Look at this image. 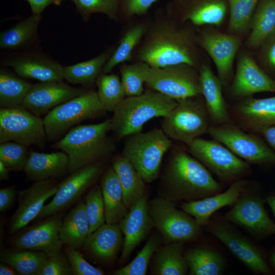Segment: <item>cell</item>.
<instances>
[{"label":"cell","mask_w":275,"mask_h":275,"mask_svg":"<svg viewBox=\"0 0 275 275\" xmlns=\"http://www.w3.org/2000/svg\"><path fill=\"white\" fill-rule=\"evenodd\" d=\"M235 114L245 127L259 133L264 128L275 125V96L247 97L236 106Z\"/></svg>","instance_id":"d4e9b609"},{"label":"cell","mask_w":275,"mask_h":275,"mask_svg":"<svg viewBox=\"0 0 275 275\" xmlns=\"http://www.w3.org/2000/svg\"><path fill=\"white\" fill-rule=\"evenodd\" d=\"M177 103V100L149 88L126 97L113 112L111 131L118 139L141 132L146 123L166 116Z\"/></svg>","instance_id":"277c9868"},{"label":"cell","mask_w":275,"mask_h":275,"mask_svg":"<svg viewBox=\"0 0 275 275\" xmlns=\"http://www.w3.org/2000/svg\"><path fill=\"white\" fill-rule=\"evenodd\" d=\"M86 91L63 81L42 82L32 85L21 106L40 117Z\"/></svg>","instance_id":"d6986e66"},{"label":"cell","mask_w":275,"mask_h":275,"mask_svg":"<svg viewBox=\"0 0 275 275\" xmlns=\"http://www.w3.org/2000/svg\"><path fill=\"white\" fill-rule=\"evenodd\" d=\"M191 275H219L224 269V260L217 252L207 248H197L185 254Z\"/></svg>","instance_id":"74e56055"},{"label":"cell","mask_w":275,"mask_h":275,"mask_svg":"<svg viewBox=\"0 0 275 275\" xmlns=\"http://www.w3.org/2000/svg\"><path fill=\"white\" fill-rule=\"evenodd\" d=\"M164 198L170 201L186 202L218 193L220 184L207 168L184 150L172 149L162 177Z\"/></svg>","instance_id":"7a4b0ae2"},{"label":"cell","mask_w":275,"mask_h":275,"mask_svg":"<svg viewBox=\"0 0 275 275\" xmlns=\"http://www.w3.org/2000/svg\"><path fill=\"white\" fill-rule=\"evenodd\" d=\"M162 239L160 235H152L148 239L142 249L127 265L114 271L115 275H145L149 262L160 246Z\"/></svg>","instance_id":"b9f144b4"},{"label":"cell","mask_w":275,"mask_h":275,"mask_svg":"<svg viewBox=\"0 0 275 275\" xmlns=\"http://www.w3.org/2000/svg\"><path fill=\"white\" fill-rule=\"evenodd\" d=\"M123 235L119 224L104 223L88 236L83 246L97 259L111 261L123 246Z\"/></svg>","instance_id":"83f0119b"},{"label":"cell","mask_w":275,"mask_h":275,"mask_svg":"<svg viewBox=\"0 0 275 275\" xmlns=\"http://www.w3.org/2000/svg\"><path fill=\"white\" fill-rule=\"evenodd\" d=\"M89 229L85 204L80 201L64 218L59 235L63 243L78 250L83 246Z\"/></svg>","instance_id":"4dcf8cb0"},{"label":"cell","mask_w":275,"mask_h":275,"mask_svg":"<svg viewBox=\"0 0 275 275\" xmlns=\"http://www.w3.org/2000/svg\"><path fill=\"white\" fill-rule=\"evenodd\" d=\"M121 80L126 97L142 94L144 91V79L139 69L138 63H122L119 66Z\"/></svg>","instance_id":"bcb514c9"},{"label":"cell","mask_w":275,"mask_h":275,"mask_svg":"<svg viewBox=\"0 0 275 275\" xmlns=\"http://www.w3.org/2000/svg\"><path fill=\"white\" fill-rule=\"evenodd\" d=\"M266 201L275 217V194L269 196L266 199Z\"/></svg>","instance_id":"6f0895ef"},{"label":"cell","mask_w":275,"mask_h":275,"mask_svg":"<svg viewBox=\"0 0 275 275\" xmlns=\"http://www.w3.org/2000/svg\"><path fill=\"white\" fill-rule=\"evenodd\" d=\"M148 211L153 227L164 244L192 240L200 232L201 226L194 217L177 209L173 201L164 198L153 199L148 205Z\"/></svg>","instance_id":"9c48e42d"},{"label":"cell","mask_w":275,"mask_h":275,"mask_svg":"<svg viewBox=\"0 0 275 275\" xmlns=\"http://www.w3.org/2000/svg\"><path fill=\"white\" fill-rule=\"evenodd\" d=\"M208 133L236 155L248 163H275V153L267 143L256 135L243 131L236 126L225 123L209 126Z\"/></svg>","instance_id":"8fae6325"},{"label":"cell","mask_w":275,"mask_h":275,"mask_svg":"<svg viewBox=\"0 0 275 275\" xmlns=\"http://www.w3.org/2000/svg\"><path fill=\"white\" fill-rule=\"evenodd\" d=\"M196 39L198 45L213 61L222 84L226 85L230 78L234 60L241 44V36L205 29L198 32Z\"/></svg>","instance_id":"4fadbf2b"},{"label":"cell","mask_w":275,"mask_h":275,"mask_svg":"<svg viewBox=\"0 0 275 275\" xmlns=\"http://www.w3.org/2000/svg\"><path fill=\"white\" fill-rule=\"evenodd\" d=\"M226 218L257 236L275 234L274 223L268 215L262 200L255 195L239 198Z\"/></svg>","instance_id":"e0dca14e"},{"label":"cell","mask_w":275,"mask_h":275,"mask_svg":"<svg viewBox=\"0 0 275 275\" xmlns=\"http://www.w3.org/2000/svg\"><path fill=\"white\" fill-rule=\"evenodd\" d=\"M102 169L101 162H98L71 173L58 184L53 198L50 202L44 205L37 218H45L71 206L95 182Z\"/></svg>","instance_id":"5bb4252c"},{"label":"cell","mask_w":275,"mask_h":275,"mask_svg":"<svg viewBox=\"0 0 275 275\" xmlns=\"http://www.w3.org/2000/svg\"><path fill=\"white\" fill-rule=\"evenodd\" d=\"M119 225L124 235L120 260L124 261L154 227L146 195L131 206Z\"/></svg>","instance_id":"44dd1931"},{"label":"cell","mask_w":275,"mask_h":275,"mask_svg":"<svg viewBox=\"0 0 275 275\" xmlns=\"http://www.w3.org/2000/svg\"><path fill=\"white\" fill-rule=\"evenodd\" d=\"M86 211L89 223V235L105 222V209L101 186L96 185L85 199Z\"/></svg>","instance_id":"f6af8a7d"},{"label":"cell","mask_w":275,"mask_h":275,"mask_svg":"<svg viewBox=\"0 0 275 275\" xmlns=\"http://www.w3.org/2000/svg\"><path fill=\"white\" fill-rule=\"evenodd\" d=\"M112 166L120 183L124 204L129 210L145 196V181L130 162L121 154L113 158Z\"/></svg>","instance_id":"f1b7e54d"},{"label":"cell","mask_w":275,"mask_h":275,"mask_svg":"<svg viewBox=\"0 0 275 275\" xmlns=\"http://www.w3.org/2000/svg\"><path fill=\"white\" fill-rule=\"evenodd\" d=\"M183 242L174 241L159 246L154 253L152 270L157 275H184L189 270L183 255Z\"/></svg>","instance_id":"1f68e13d"},{"label":"cell","mask_w":275,"mask_h":275,"mask_svg":"<svg viewBox=\"0 0 275 275\" xmlns=\"http://www.w3.org/2000/svg\"><path fill=\"white\" fill-rule=\"evenodd\" d=\"M246 42L249 47L258 48L275 33V0H260L253 13Z\"/></svg>","instance_id":"836d02e7"},{"label":"cell","mask_w":275,"mask_h":275,"mask_svg":"<svg viewBox=\"0 0 275 275\" xmlns=\"http://www.w3.org/2000/svg\"><path fill=\"white\" fill-rule=\"evenodd\" d=\"M259 133L264 137L267 144L275 153V125L264 128Z\"/></svg>","instance_id":"db71d44e"},{"label":"cell","mask_w":275,"mask_h":275,"mask_svg":"<svg viewBox=\"0 0 275 275\" xmlns=\"http://www.w3.org/2000/svg\"><path fill=\"white\" fill-rule=\"evenodd\" d=\"M72 274L70 263L66 255L62 252L48 256L44 262L38 275Z\"/></svg>","instance_id":"7dc6e473"},{"label":"cell","mask_w":275,"mask_h":275,"mask_svg":"<svg viewBox=\"0 0 275 275\" xmlns=\"http://www.w3.org/2000/svg\"><path fill=\"white\" fill-rule=\"evenodd\" d=\"M53 1H54L53 4H54L55 5L57 6H59L61 4L62 2L64 0H53Z\"/></svg>","instance_id":"91938a15"},{"label":"cell","mask_w":275,"mask_h":275,"mask_svg":"<svg viewBox=\"0 0 275 275\" xmlns=\"http://www.w3.org/2000/svg\"><path fill=\"white\" fill-rule=\"evenodd\" d=\"M226 0H173L166 13L182 23L195 26L220 25L225 19Z\"/></svg>","instance_id":"9a60e30c"},{"label":"cell","mask_w":275,"mask_h":275,"mask_svg":"<svg viewBox=\"0 0 275 275\" xmlns=\"http://www.w3.org/2000/svg\"><path fill=\"white\" fill-rule=\"evenodd\" d=\"M187 146L192 156L223 180L229 181L236 179L250 170L247 162L214 139L198 138Z\"/></svg>","instance_id":"30bf717a"},{"label":"cell","mask_w":275,"mask_h":275,"mask_svg":"<svg viewBox=\"0 0 275 275\" xmlns=\"http://www.w3.org/2000/svg\"><path fill=\"white\" fill-rule=\"evenodd\" d=\"M9 170L6 166L0 161V180H6L8 179Z\"/></svg>","instance_id":"9f6ffc18"},{"label":"cell","mask_w":275,"mask_h":275,"mask_svg":"<svg viewBox=\"0 0 275 275\" xmlns=\"http://www.w3.org/2000/svg\"><path fill=\"white\" fill-rule=\"evenodd\" d=\"M200 96L177 100L176 105L161 121V128L171 140L188 145L208 133L209 116Z\"/></svg>","instance_id":"52a82bcc"},{"label":"cell","mask_w":275,"mask_h":275,"mask_svg":"<svg viewBox=\"0 0 275 275\" xmlns=\"http://www.w3.org/2000/svg\"><path fill=\"white\" fill-rule=\"evenodd\" d=\"M105 112L97 93L86 91L55 107L46 115L43 120L47 139H60L75 125L103 115Z\"/></svg>","instance_id":"ba28073f"},{"label":"cell","mask_w":275,"mask_h":275,"mask_svg":"<svg viewBox=\"0 0 275 275\" xmlns=\"http://www.w3.org/2000/svg\"><path fill=\"white\" fill-rule=\"evenodd\" d=\"M101 190L104 205L105 222L119 224L129 210L124 201L122 189L112 166L105 171L101 180Z\"/></svg>","instance_id":"f546056e"},{"label":"cell","mask_w":275,"mask_h":275,"mask_svg":"<svg viewBox=\"0 0 275 275\" xmlns=\"http://www.w3.org/2000/svg\"><path fill=\"white\" fill-rule=\"evenodd\" d=\"M30 5L32 13L41 15L45 8L53 3V0H25Z\"/></svg>","instance_id":"f5cc1de1"},{"label":"cell","mask_w":275,"mask_h":275,"mask_svg":"<svg viewBox=\"0 0 275 275\" xmlns=\"http://www.w3.org/2000/svg\"><path fill=\"white\" fill-rule=\"evenodd\" d=\"M209 231L252 270L258 273H269V269L259 250L244 236L221 224L210 226Z\"/></svg>","instance_id":"ffe728a7"},{"label":"cell","mask_w":275,"mask_h":275,"mask_svg":"<svg viewBox=\"0 0 275 275\" xmlns=\"http://www.w3.org/2000/svg\"><path fill=\"white\" fill-rule=\"evenodd\" d=\"M115 47H111L89 60L63 67L64 78L69 82L90 86L96 83Z\"/></svg>","instance_id":"e575fe53"},{"label":"cell","mask_w":275,"mask_h":275,"mask_svg":"<svg viewBox=\"0 0 275 275\" xmlns=\"http://www.w3.org/2000/svg\"><path fill=\"white\" fill-rule=\"evenodd\" d=\"M230 6L228 29L230 32L240 35L250 27L253 13L260 0H226Z\"/></svg>","instance_id":"60d3db41"},{"label":"cell","mask_w":275,"mask_h":275,"mask_svg":"<svg viewBox=\"0 0 275 275\" xmlns=\"http://www.w3.org/2000/svg\"><path fill=\"white\" fill-rule=\"evenodd\" d=\"M139 70L148 88L179 100L202 95L199 72L187 64L152 67L137 62Z\"/></svg>","instance_id":"8992f818"},{"label":"cell","mask_w":275,"mask_h":275,"mask_svg":"<svg viewBox=\"0 0 275 275\" xmlns=\"http://www.w3.org/2000/svg\"><path fill=\"white\" fill-rule=\"evenodd\" d=\"M275 92V81L268 76L247 53L239 57L231 87L236 97H246L260 92Z\"/></svg>","instance_id":"7402d4cb"},{"label":"cell","mask_w":275,"mask_h":275,"mask_svg":"<svg viewBox=\"0 0 275 275\" xmlns=\"http://www.w3.org/2000/svg\"><path fill=\"white\" fill-rule=\"evenodd\" d=\"M58 184L52 179L35 181L18 194V206L12 216L9 231L13 234L37 218L46 200L54 196Z\"/></svg>","instance_id":"2e32d148"},{"label":"cell","mask_w":275,"mask_h":275,"mask_svg":"<svg viewBox=\"0 0 275 275\" xmlns=\"http://www.w3.org/2000/svg\"><path fill=\"white\" fill-rule=\"evenodd\" d=\"M261 46L266 62L275 70V33L267 38Z\"/></svg>","instance_id":"816d5d0a"},{"label":"cell","mask_w":275,"mask_h":275,"mask_svg":"<svg viewBox=\"0 0 275 275\" xmlns=\"http://www.w3.org/2000/svg\"><path fill=\"white\" fill-rule=\"evenodd\" d=\"M27 146L14 141L1 143L0 161L9 171L24 170L30 154Z\"/></svg>","instance_id":"ee69618b"},{"label":"cell","mask_w":275,"mask_h":275,"mask_svg":"<svg viewBox=\"0 0 275 275\" xmlns=\"http://www.w3.org/2000/svg\"><path fill=\"white\" fill-rule=\"evenodd\" d=\"M196 34L189 27L165 13L156 14L149 25L134 57L135 62L152 67L187 64L197 69Z\"/></svg>","instance_id":"6da1fadb"},{"label":"cell","mask_w":275,"mask_h":275,"mask_svg":"<svg viewBox=\"0 0 275 275\" xmlns=\"http://www.w3.org/2000/svg\"><path fill=\"white\" fill-rule=\"evenodd\" d=\"M16 196L14 186L7 187L0 189V211L8 210L13 204Z\"/></svg>","instance_id":"f907efd6"},{"label":"cell","mask_w":275,"mask_h":275,"mask_svg":"<svg viewBox=\"0 0 275 275\" xmlns=\"http://www.w3.org/2000/svg\"><path fill=\"white\" fill-rule=\"evenodd\" d=\"M32 84L1 69L0 72V106L13 108L21 105Z\"/></svg>","instance_id":"f35d334b"},{"label":"cell","mask_w":275,"mask_h":275,"mask_svg":"<svg viewBox=\"0 0 275 275\" xmlns=\"http://www.w3.org/2000/svg\"><path fill=\"white\" fill-rule=\"evenodd\" d=\"M20 77L41 82H61L64 78L63 67L54 60L41 54H25L6 62Z\"/></svg>","instance_id":"603a6c76"},{"label":"cell","mask_w":275,"mask_h":275,"mask_svg":"<svg viewBox=\"0 0 275 275\" xmlns=\"http://www.w3.org/2000/svg\"><path fill=\"white\" fill-rule=\"evenodd\" d=\"M111 120L94 124L80 125L70 129L51 147L65 152L69 157L68 172L101 162L116 150V144L108 133Z\"/></svg>","instance_id":"3957f363"},{"label":"cell","mask_w":275,"mask_h":275,"mask_svg":"<svg viewBox=\"0 0 275 275\" xmlns=\"http://www.w3.org/2000/svg\"><path fill=\"white\" fill-rule=\"evenodd\" d=\"M81 15L88 20L95 13H102L110 19L118 21L120 0H71Z\"/></svg>","instance_id":"7bdbcfd3"},{"label":"cell","mask_w":275,"mask_h":275,"mask_svg":"<svg viewBox=\"0 0 275 275\" xmlns=\"http://www.w3.org/2000/svg\"><path fill=\"white\" fill-rule=\"evenodd\" d=\"M47 139L43 120L21 106L0 109V143L42 146Z\"/></svg>","instance_id":"7c38bea8"},{"label":"cell","mask_w":275,"mask_h":275,"mask_svg":"<svg viewBox=\"0 0 275 275\" xmlns=\"http://www.w3.org/2000/svg\"><path fill=\"white\" fill-rule=\"evenodd\" d=\"M48 257L42 251L5 250L1 254L0 260L13 267L20 274L38 275Z\"/></svg>","instance_id":"8d00e7d4"},{"label":"cell","mask_w":275,"mask_h":275,"mask_svg":"<svg viewBox=\"0 0 275 275\" xmlns=\"http://www.w3.org/2000/svg\"><path fill=\"white\" fill-rule=\"evenodd\" d=\"M18 272L12 266L2 263L0 264L1 275H17Z\"/></svg>","instance_id":"11a10c76"},{"label":"cell","mask_w":275,"mask_h":275,"mask_svg":"<svg viewBox=\"0 0 275 275\" xmlns=\"http://www.w3.org/2000/svg\"><path fill=\"white\" fill-rule=\"evenodd\" d=\"M158 0H120L119 18L129 20L135 16L145 15Z\"/></svg>","instance_id":"681fc988"},{"label":"cell","mask_w":275,"mask_h":275,"mask_svg":"<svg viewBox=\"0 0 275 275\" xmlns=\"http://www.w3.org/2000/svg\"><path fill=\"white\" fill-rule=\"evenodd\" d=\"M41 15L32 14L0 35L1 49H16L30 45L38 39L37 30Z\"/></svg>","instance_id":"d590c367"},{"label":"cell","mask_w":275,"mask_h":275,"mask_svg":"<svg viewBox=\"0 0 275 275\" xmlns=\"http://www.w3.org/2000/svg\"><path fill=\"white\" fill-rule=\"evenodd\" d=\"M271 261L275 268V252L272 255L271 257Z\"/></svg>","instance_id":"680465c9"},{"label":"cell","mask_w":275,"mask_h":275,"mask_svg":"<svg viewBox=\"0 0 275 275\" xmlns=\"http://www.w3.org/2000/svg\"><path fill=\"white\" fill-rule=\"evenodd\" d=\"M62 221L56 213L20 234L14 240L17 249L42 251L48 256L61 253L63 242L59 237Z\"/></svg>","instance_id":"ac0fdd59"},{"label":"cell","mask_w":275,"mask_h":275,"mask_svg":"<svg viewBox=\"0 0 275 275\" xmlns=\"http://www.w3.org/2000/svg\"><path fill=\"white\" fill-rule=\"evenodd\" d=\"M69 157L64 151L50 153L31 151L24 169L27 178L38 181L59 177L68 171Z\"/></svg>","instance_id":"4316f807"},{"label":"cell","mask_w":275,"mask_h":275,"mask_svg":"<svg viewBox=\"0 0 275 275\" xmlns=\"http://www.w3.org/2000/svg\"><path fill=\"white\" fill-rule=\"evenodd\" d=\"M149 23V21H141L127 28L105 64L103 73H109L116 66L133 60V51L141 43Z\"/></svg>","instance_id":"d6a6232c"},{"label":"cell","mask_w":275,"mask_h":275,"mask_svg":"<svg viewBox=\"0 0 275 275\" xmlns=\"http://www.w3.org/2000/svg\"><path fill=\"white\" fill-rule=\"evenodd\" d=\"M244 180L233 183L225 191L194 201L183 202L180 207L194 217L200 226L208 224L210 217L217 210L234 204L240 198L245 186Z\"/></svg>","instance_id":"cb8c5ba5"},{"label":"cell","mask_w":275,"mask_h":275,"mask_svg":"<svg viewBox=\"0 0 275 275\" xmlns=\"http://www.w3.org/2000/svg\"><path fill=\"white\" fill-rule=\"evenodd\" d=\"M66 255L70 263L72 274H104V272L101 269L95 267L88 262L77 250L68 246V248L66 250Z\"/></svg>","instance_id":"c3c4849f"},{"label":"cell","mask_w":275,"mask_h":275,"mask_svg":"<svg viewBox=\"0 0 275 275\" xmlns=\"http://www.w3.org/2000/svg\"><path fill=\"white\" fill-rule=\"evenodd\" d=\"M199 75L202 95L209 118L217 125L229 123L230 116L223 95L221 80L207 65L200 66Z\"/></svg>","instance_id":"484cf974"},{"label":"cell","mask_w":275,"mask_h":275,"mask_svg":"<svg viewBox=\"0 0 275 275\" xmlns=\"http://www.w3.org/2000/svg\"><path fill=\"white\" fill-rule=\"evenodd\" d=\"M121 155L127 159L145 182L158 177L164 155L172 146V140L161 128L140 132L125 138Z\"/></svg>","instance_id":"5b68a950"},{"label":"cell","mask_w":275,"mask_h":275,"mask_svg":"<svg viewBox=\"0 0 275 275\" xmlns=\"http://www.w3.org/2000/svg\"><path fill=\"white\" fill-rule=\"evenodd\" d=\"M99 100L106 112H114L126 97L120 77L102 73L96 81Z\"/></svg>","instance_id":"ab89813d"}]
</instances>
